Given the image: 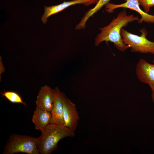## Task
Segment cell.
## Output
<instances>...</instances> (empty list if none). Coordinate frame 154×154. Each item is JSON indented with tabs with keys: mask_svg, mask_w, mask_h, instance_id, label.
<instances>
[{
	"mask_svg": "<svg viewBox=\"0 0 154 154\" xmlns=\"http://www.w3.org/2000/svg\"><path fill=\"white\" fill-rule=\"evenodd\" d=\"M139 19L138 16L127 14L125 10L119 12L108 25L100 28V32L95 39V45L98 46L104 41H109L113 43L118 50L125 51L129 47L123 42L121 35V30L129 23L138 21Z\"/></svg>",
	"mask_w": 154,
	"mask_h": 154,
	"instance_id": "obj_1",
	"label": "cell"
},
{
	"mask_svg": "<svg viewBox=\"0 0 154 154\" xmlns=\"http://www.w3.org/2000/svg\"><path fill=\"white\" fill-rule=\"evenodd\" d=\"M37 138V146L39 154H50L56 149L58 143L62 139L75 136L74 132L64 125L49 124Z\"/></svg>",
	"mask_w": 154,
	"mask_h": 154,
	"instance_id": "obj_2",
	"label": "cell"
},
{
	"mask_svg": "<svg viewBox=\"0 0 154 154\" xmlns=\"http://www.w3.org/2000/svg\"><path fill=\"white\" fill-rule=\"evenodd\" d=\"M37 138L27 135H11L5 146L3 154L23 153L39 154L37 146Z\"/></svg>",
	"mask_w": 154,
	"mask_h": 154,
	"instance_id": "obj_3",
	"label": "cell"
},
{
	"mask_svg": "<svg viewBox=\"0 0 154 154\" xmlns=\"http://www.w3.org/2000/svg\"><path fill=\"white\" fill-rule=\"evenodd\" d=\"M140 31L141 34L139 36L122 28L121 35L123 42L129 46L132 52L154 54V42L147 38L148 33L145 29L142 28Z\"/></svg>",
	"mask_w": 154,
	"mask_h": 154,
	"instance_id": "obj_4",
	"label": "cell"
},
{
	"mask_svg": "<svg viewBox=\"0 0 154 154\" xmlns=\"http://www.w3.org/2000/svg\"><path fill=\"white\" fill-rule=\"evenodd\" d=\"M124 3L116 4L108 3L106 5V11L109 13H112L114 10L120 8H128L135 11L138 13L141 16V18L138 21L140 23L143 22L148 23H154V15L146 13L143 11L140 8L138 0H125Z\"/></svg>",
	"mask_w": 154,
	"mask_h": 154,
	"instance_id": "obj_5",
	"label": "cell"
},
{
	"mask_svg": "<svg viewBox=\"0 0 154 154\" xmlns=\"http://www.w3.org/2000/svg\"><path fill=\"white\" fill-rule=\"evenodd\" d=\"M63 105L64 126L75 132L80 119L75 105L65 94L63 97Z\"/></svg>",
	"mask_w": 154,
	"mask_h": 154,
	"instance_id": "obj_6",
	"label": "cell"
},
{
	"mask_svg": "<svg viewBox=\"0 0 154 154\" xmlns=\"http://www.w3.org/2000/svg\"><path fill=\"white\" fill-rule=\"evenodd\" d=\"M136 73L141 82L149 85L151 90L154 88V63L150 64L143 59H140L137 64Z\"/></svg>",
	"mask_w": 154,
	"mask_h": 154,
	"instance_id": "obj_7",
	"label": "cell"
},
{
	"mask_svg": "<svg viewBox=\"0 0 154 154\" xmlns=\"http://www.w3.org/2000/svg\"><path fill=\"white\" fill-rule=\"evenodd\" d=\"M54 89L45 85L42 86L35 102L36 108L51 112L53 105Z\"/></svg>",
	"mask_w": 154,
	"mask_h": 154,
	"instance_id": "obj_8",
	"label": "cell"
},
{
	"mask_svg": "<svg viewBox=\"0 0 154 154\" xmlns=\"http://www.w3.org/2000/svg\"><path fill=\"white\" fill-rule=\"evenodd\" d=\"M53 106L51 111V119L50 123L64 125L63 116V99L64 94L56 87Z\"/></svg>",
	"mask_w": 154,
	"mask_h": 154,
	"instance_id": "obj_9",
	"label": "cell"
},
{
	"mask_svg": "<svg viewBox=\"0 0 154 154\" xmlns=\"http://www.w3.org/2000/svg\"><path fill=\"white\" fill-rule=\"evenodd\" d=\"M51 119L50 112L36 108L34 112L32 121L35 129L40 130L42 132L50 123Z\"/></svg>",
	"mask_w": 154,
	"mask_h": 154,
	"instance_id": "obj_10",
	"label": "cell"
},
{
	"mask_svg": "<svg viewBox=\"0 0 154 154\" xmlns=\"http://www.w3.org/2000/svg\"><path fill=\"white\" fill-rule=\"evenodd\" d=\"M110 0H98L96 6L85 14L80 23L76 26V29L79 30L84 29L85 27L86 23L89 18L99 10L104 5L108 3Z\"/></svg>",
	"mask_w": 154,
	"mask_h": 154,
	"instance_id": "obj_11",
	"label": "cell"
},
{
	"mask_svg": "<svg viewBox=\"0 0 154 154\" xmlns=\"http://www.w3.org/2000/svg\"><path fill=\"white\" fill-rule=\"evenodd\" d=\"M1 93L2 97H5L12 103H20L27 106L26 104L23 101L21 96L15 92L4 90Z\"/></svg>",
	"mask_w": 154,
	"mask_h": 154,
	"instance_id": "obj_12",
	"label": "cell"
},
{
	"mask_svg": "<svg viewBox=\"0 0 154 154\" xmlns=\"http://www.w3.org/2000/svg\"><path fill=\"white\" fill-rule=\"evenodd\" d=\"M139 5L144 9V11L147 13L149 12L150 8L154 6V0H138Z\"/></svg>",
	"mask_w": 154,
	"mask_h": 154,
	"instance_id": "obj_13",
	"label": "cell"
},
{
	"mask_svg": "<svg viewBox=\"0 0 154 154\" xmlns=\"http://www.w3.org/2000/svg\"><path fill=\"white\" fill-rule=\"evenodd\" d=\"M152 90L151 98L152 101L154 104V88Z\"/></svg>",
	"mask_w": 154,
	"mask_h": 154,
	"instance_id": "obj_14",
	"label": "cell"
},
{
	"mask_svg": "<svg viewBox=\"0 0 154 154\" xmlns=\"http://www.w3.org/2000/svg\"><path fill=\"white\" fill-rule=\"evenodd\" d=\"M153 63H154V59H153Z\"/></svg>",
	"mask_w": 154,
	"mask_h": 154,
	"instance_id": "obj_15",
	"label": "cell"
}]
</instances>
